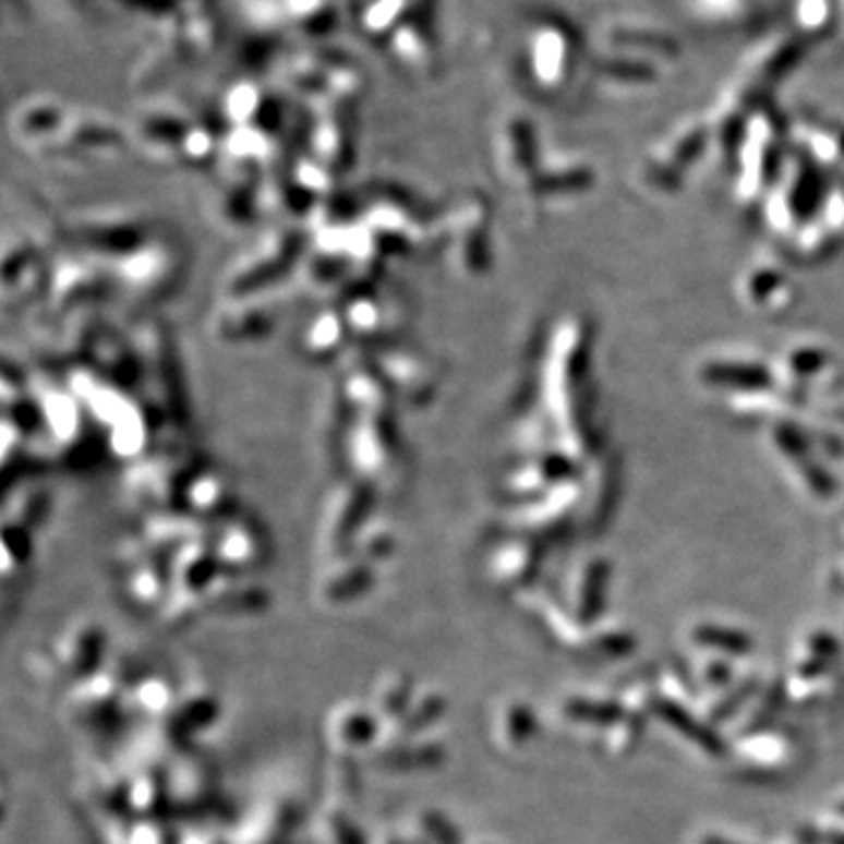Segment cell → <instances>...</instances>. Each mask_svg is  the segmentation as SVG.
I'll return each instance as SVG.
<instances>
[{
	"instance_id": "obj_3",
	"label": "cell",
	"mask_w": 844,
	"mask_h": 844,
	"mask_svg": "<svg viewBox=\"0 0 844 844\" xmlns=\"http://www.w3.org/2000/svg\"><path fill=\"white\" fill-rule=\"evenodd\" d=\"M436 5H439V0H413V8H415V10L436 12Z\"/></svg>"
},
{
	"instance_id": "obj_2",
	"label": "cell",
	"mask_w": 844,
	"mask_h": 844,
	"mask_svg": "<svg viewBox=\"0 0 844 844\" xmlns=\"http://www.w3.org/2000/svg\"><path fill=\"white\" fill-rule=\"evenodd\" d=\"M411 10L413 0H354V24L371 43H387Z\"/></svg>"
},
{
	"instance_id": "obj_1",
	"label": "cell",
	"mask_w": 844,
	"mask_h": 844,
	"mask_svg": "<svg viewBox=\"0 0 844 844\" xmlns=\"http://www.w3.org/2000/svg\"><path fill=\"white\" fill-rule=\"evenodd\" d=\"M436 14L425 10H411L397 34L387 40L395 59L403 69L415 73H430L436 61Z\"/></svg>"
}]
</instances>
